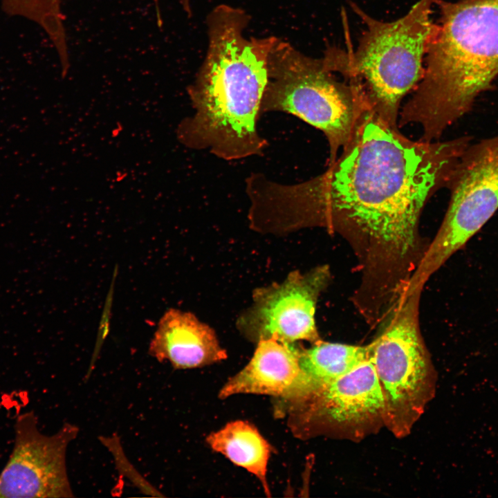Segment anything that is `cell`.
<instances>
[{
	"instance_id": "cell-4",
	"label": "cell",
	"mask_w": 498,
	"mask_h": 498,
	"mask_svg": "<svg viewBox=\"0 0 498 498\" xmlns=\"http://www.w3.org/2000/svg\"><path fill=\"white\" fill-rule=\"evenodd\" d=\"M437 0H418L403 17L389 22L376 19L354 3L366 29L353 50L329 48L325 56L333 71L359 83L371 108L398 126L400 104L423 77L424 56L436 28L431 18Z\"/></svg>"
},
{
	"instance_id": "cell-9",
	"label": "cell",
	"mask_w": 498,
	"mask_h": 498,
	"mask_svg": "<svg viewBox=\"0 0 498 498\" xmlns=\"http://www.w3.org/2000/svg\"><path fill=\"white\" fill-rule=\"evenodd\" d=\"M79 432L64 423L51 436L42 434L33 411L19 415L15 444L0 473V498L71 497L66 468V450Z\"/></svg>"
},
{
	"instance_id": "cell-1",
	"label": "cell",
	"mask_w": 498,
	"mask_h": 498,
	"mask_svg": "<svg viewBox=\"0 0 498 498\" xmlns=\"http://www.w3.org/2000/svg\"><path fill=\"white\" fill-rule=\"evenodd\" d=\"M471 141L469 136L412 140L369 104L324 172L295 184L259 173L250 183V197L277 231L317 224L349 226L403 257L414 246L425 204L448 187Z\"/></svg>"
},
{
	"instance_id": "cell-10",
	"label": "cell",
	"mask_w": 498,
	"mask_h": 498,
	"mask_svg": "<svg viewBox=\"0 0 498 498\" xmlns=\"http://www.w3.org/2000/svg\"><path fill=\"white\" fill-rule=\"evenodd\" d=\"M329 280L324 266L305 273L291 272L282 283L255 289L252 304L238 318L237 328L257 342L269 338L285 343L319 342L316 303Z\"/></svg>"
},
{
	"instance_id": "cell-13",
	"label": "cell",
	"mask_w": 498,
	"mask_h": 498,
	"mask_svg": "<svg viewBox=\"0 0 498 498\" xmlns=\"http://www.w3.org/2000/svg\"><path fill=\"white\" fill-rule=\"evenodd\" d=\"M369 358V345H349L321 340L311 348H299V377L290 392L279 399V403L298 399L318 390Z\"/></svg>"
},
{
	"instance_id": "cell-14",
	"label": "cell",
	"mask_w": 498,
	"mask_h": 498,
	"mask_svg": "<svg viewBox=\"0 0 498 498\" xmlns=\"http://www.w3.org/2000/svg\"><path fill=\"white\" fill-rule=\"evenodd\" d=\"M207 441L214 450L255 474L269 495L266 472L271 448L255 427L241 421L230 422L210 434Z\"/></svg>"
},
{
	"instance_id": "cell-8",
	"label": "cell",
	"mask_w": 498,
	"mask_h": 498,
	"mask_svg": "<svg viewBox=\"0 0 498 498\" xmlns=\"http://www.w3.org/2000/svg\"><path fill=\"white\" fill-rule=\"evenodd\" d=\"M450 201L442 224L416 273L427 279L464 246L498 209V133L470 143L448 187Z\"/></svg>"
},
{
	"instance_id": "cell-3",
	"label": "cell",
	"mask_w": 498,
	"mask_h": 498,
	"mask_svg": "<svg viewBox=\"0 0 498 498\" xmlns=\"http://www.w3.org/2000/svg\"><path fill=\"white\" fill-rule=\"evenodd\" d=\"M440 21L422 79L401 107L400 126L416 124L439 140L498 77V0H437Z\"/></svg>"
},
{
	"instance_id": "cell-15",
	"label": "cell",
	"mask_w": 498,
	"mask_h": 498,
	"mask_svg": "<svg viewBox=\"0 0 498 498\" xmlns=\"http://www.w3.org/2000/svg\"><path fill=\"white\" fill-rule=\"evenodd\" d=\"M3 11L39 26L57 50L67 45L61 0H1Z\"/></svg>"
},
{
	"instance_id": "cell-2",
	"label": "cell",
	"mask_w": 498,
	"mask_h": 498,
	"mask_svg": "<svg viewBox=\"0 0 498 498\" xmlns=\"http://www.w3.org/2000/svg\"><path fill=\"white\" fill-rule=\"evenodd\" d=\"M248 22L245 11L223 4L208 16L206 55L189 89L195 112L181 127L187 146L228 161L262 155L268 144L257 122L279 39L246 37Z\"/></svg>"
},
{
	"instance_id": "cell-6",
	"label": "cell",
	"mask_w": 498,
	"mask_h": 498,
	"mask_svg": "<svg viewBox=\"0 0 498 498\" xmlns=\"http://www.w3.org/2000/svg\"><path fill=\"white\" fill-rule=\"evenodd\" d=\"M401 297L369 345L385 406V427L398 438L412 431L434 398L436 372L418 327V290Z\"/></svg>"
},
{
	"instance_id": "cell-7",
	"label": "cell",
	"mask_w": 498,
	"mask_h": 498,
	"mask_svg": "<svg viewBox=\"0 0 498 498\" xmlns=\"http://www.w3.org/2000/svg\"><path fill=\"white\" fill-rule=\"evenodd\" d=\"M298 437L360 441L385 427L381 387L369 358L351 371L298 399L279 403Z\"/></svg>"
},
{
	"instance_id": "cell-12",
	"label": "cell",
	"mask_w": 498,
	"mask_h": 498,
	"mask_svg": "<svg viewBox=\"0 0 498 498\" xmlns=\"http://www.w3.org/2000/svg\"><path fill=\"white\" fill-rule=\"evenodd\" d=\"M299 350L294 343L273 338L260 340L249 363L225 383L219 397L258 394L284 398L300 373Z\"/></svg>"
},
{
	"instance_id": "cell-16",
	"label": "cell",
	"mask_w": 498,
	"mask_h": 498,
	"mask_svg": "<svg viewBox=\"0 0 498 498\" xmlns=\"http://www.w3.org/2000/svg\"><path fill=\"white\" fill-rule=\"evenodd\" d=\"M190 1H191V0H181V5L183 6L184 7H188V6H190L191 5V4H190Z\"/></svg>"
},
{
	"instance_id": "cell-11",
	"label": "cell",
	"mask_w": 498,
	"mask_h": 498,
	"mask_svg": "<svg viewBox=\"0 0 498 498\" xmlns=\"http://www.w3.org/2000/svg\"><path fill=\"white\" fill-rule=\"evenodd\" d=\"M149 353L174 369L209 365L227 358L214 331L189 312L167 310L160 318L149 343Z\"/></svg>"
},
{
	"instance_id": "cell-5",
	"label": "cell",
	"mask_w": 498,
	"mask_h": 498,
	"mask_svg": "<svg viewBox=\"0 0 498 498\" xmlns=\"http://www.w3.org/2000/svg\"><path fill=\"white\" fill-rule=\"evenodd\" d=\"M326 57L313 58L278 39L270 58L261 114L280 111L322 131L329 145L328 166L348 142L370 104L362 86L339 80Z\"/></svg>"
}]
</instances>
